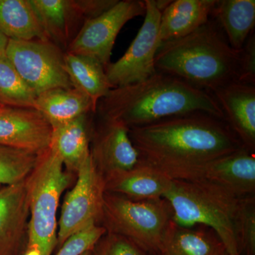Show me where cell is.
<instances>
[{"label":"cell","mask_w":255,"mask_h":255,"mask_svg":"<svg viewBox=\"0 0 255 255\" xmlns=\"http://www.w3.org/2000/svg\"><path fill=\"white\" fill-rule=\"evenodd\" d=\"M129 135L142 162L172 180L184 179L208 162L244 147L224 121L204 113L131 128Z\"/></svg>","instance_id":"obj_1"},{"label":"cell","mask_w":255,"mask_h":255,"mask_svg":"<svg viewBox=\"0 0 255 255\" xmlns=\"http://www.w3.org/2000/svg\"><path fill=\"white\" fill-rule=\"evenodd\" d=\"M194 113L210 114L224 121L212 94L157 72L143 81L112 89L97 104L95 114L131 128Z\"/></svg>","instance_id":"obj_2"},{"label":"cell","mask_w":255,"mask_h":255,"mask_svg":"<svg viewBox=\"0 0 255 255\" xmlns=\"http://www.w3.org/2000/svg\"><path fill=\"white\" fill-rule=\"evenodd\" d=\"M157 72L181 79L212 94L241 82L243 49L230 46L219 28L208 21L187 36L164 42L155 55Z\"/></svg>","instance_id":"obj_3"},{"label":"cell","mask_w":255,"mask_h":255,"mask_svg":"<svg viewBox=\"0 0 255 255\" xmlns=\"http://www.w3.org/2000/svg\"><path fill=\"white\" fill-rule=\"evenodd\" d=\"M163 198L174 223L187 228L206 226L217 235L227 254L239 255L236 221L243 197L206 181L174 179Z\"/></svg>","instance_id":"obj_4"},{"label":"cell","mask_w":255,"mask_h":255,"mask_svg":"<svg viewBox=\"0 0 255 255\" xmlns=\"http://www.w3.org/2000/svg\"><path fill=\"white\" fill-rule=\"evenodd\" d=\"M63 166L58 152L49 146L40 153L27 179L31 215L27 247H36L42 255H51L58 245L57 211L60 196L70 182Z\"/></svg>","instance_id":"obj_5"},{"label":"cell","mask_w":255,"mask_h":255,"mask_svg":"<svg viewBox=\"0 0 255 255\" xmlns=\"http://www.w3.org/2000/svg\"><path fill=\"white\" fill-rule=\"evenodd\" d=\"M101 220L107 232L124 236L150 255H157L172 211L164 198L133 200L105 191Z\"/></svg>","instance_id":"obj_6"},{"label":"cell","mask_w":255,"mask_h":255,"mask_svg":"<svg viewBox=\"0 0 255 255\" xmlns=\"http://www.w3.org/2000/svg\"><path fill=\"white\" fill-rule=\"evenodd\" d=\"M65 52L50 41L9 39L6 56L35 95L71 88L64 66Z\"/></svg>","instance_id":"obj_7"},{"label":"cell","mask_w":255,"mask_h":255,"mask_svg":"<svg viewBox=\"0 0 255 255\" xmlns=\"http://www.w3.org/2000/svg\"><path fill=\"white\" fill-rule=\"evenodd\" d=\"M78 180L65 196L59 221L58 245L102 219L105 179L96 168L90 153L80 164Z\"/></svg>","instance_id":"obj_8"},{"label":"cell","mask_w":255,"mask_h":255,"mask_svg":"<svg viewBox=\"0 0 255 255\" xmlns=\"http://www.w3.org/2000/svg\"><path fill=\"white\" fill-rule=\"evenodd\" d=\"M145 20L125 54L105 67L113 88L143 81L157 73L155 55L159 47L161 11L155 0H145Z\"/></svg>","instance_id":"obj_9"},{"label":"cell","mask_w":255,"mask_h":255,"mask_svg":"<svg viewBox=\"0 0 255 255\" xmlns=\"http://www.w3.org/2000/svg\"><path fill=\"white\" fill-rule=\"evenodd\" d=\"M145 14L144 1H118L103 14L87 20L65 53L91 57L105 68L110 63L114 43L124 25Z\"/></svg>","instance_id":"obj_10"},{"label":"cell","mask_w":255,"mask_h":255,"mask_svg":"<svg viewBox=\"0 0 255 255\" xmlns=\"http://www.w3.org/2000/svg\"><path fill=\"white\" fill-rule=\"evenodd\" d=\"M118 0H30L48 41L66 52L87 20Z\"/></svg>","instance_id":"obj_11"},{"label":"cell","mask_w":255,"mask_h":255,"mask_svg":"<svg viewBox=\"0 0 255 255\" xmlns=\"http://www.w3.org/2000/svg\"><path fill=\"white\" fill-rule=\"evenodd\" d=\"M92 133L90 155L104 179L133 169L142 162L124 124L99 117Z\"/></svg>","instance_id":"obj_12"},{"label":"cell","mask_w":255,"mask_h":255,"mask_svg":"<svg viewBox=\"0 0 255 255\" xmlns=\"http://www.w3.org/2000/svg\"><path fill=\"white\" fill-rule=\"evenodd\" d=\"M184 179L214 183L238 197L255 195L254 152L242 147L208 162L193 171Z\"/></svg>","instance_id":"obj_13"},{"label":"cell","mask_w":255,"mask_h":255,"mask_svg":"<svg viewBox=\"0 0 255 255\" xmlns=\"http://www.w3.org/2000/svg\"><path fill=\"white\" fill-rule=\"evenodd\" d=\"M51 134L36 110L0 107V145L41 153L49 147Z\"/></svg>","instance_id":"obj_14"},{"label":"cell","mask_w":255,"mask_h":255,"mask_svg":"<svg viewBox=\"0 0 255 255\" xmlns=\"http://www.w3.org/2000/svg\"><path fill=\"white\" fill-rule=\"evenodd\" d=\"M219 104L224 122L243 145L254 152L255 149V86L235 82L213 92Z\"/></svg>","instance_id":"obj_15"},{"label":"cell","mask_w":255,"mask_h":255,"mask_svg":"<svg viewBox=\"0 0 255 255\" xmlns=\"http://www.w3.org/2000/svg\"><path fill=\"white\" fill-rule=\"evenodd\" d=\"M27 179L0 188V255H14L28 233Z\"/></svg>","instance_id":"obj_16"},{"label":"cell","mask_w":255,"mask_h":255,"mask_svg":"<svg viewBox=\"0 0 255 255\" xmlns=\"http://www.w3.org/2000/svg\"><path fill=\"white\" fill-rule=\"evenodd\" d=\"M217 0L171 1L161 12L159 44L190 34L209 21Z\"/></svg>","instance_id":"obj_17"},{"label":"cell","mask_w":255,"mask_h":255,"mask_svg":"<svg viewBox=\"0 0 255 255\" xmlns=\"http://www.w3.org/2000/svg\"><path fill=\"white\" fill-rule=\"evenodd\" d=\"M172 182L158 169L142 162L130 170L105 178V191L133 200L160 199Z\"/></svg>","instance_id":"obj_18"},{"label":"cell","mask_w":255,"mask_h":255,"mask_svg":"<svg viewBox=\"0 0 255 255\" xmlns=\"http://www.w3.org/2000/svg\"><path fill=\"white\" fill-rule=\"evenodd\" d=\"M36 110L44 117L52 129L84 114H95L90 99L74 87L52 89L40 94L36 97Z\"/></svg>","instance_id":"obj_19"},{"label":"cell","mask_w":255,"mask_h":255,"mask_svg":"<svg viewBox=\"0 0 255 255\" xmlns=\"http://www.w3.org/2000/svg\"><path fill=\"white\" fill-rule=\"evenodd\" d=\"M226 248L211 229L183 227L171 221L157 255H226Z\"/></svg>","instance_id":"obj_20"},{"label":"cell","mask_w":255,"mask_h":255,"mask_svg":"<svg viewBox=\"0 0 255 255\" xmlns=\"http://www.w3.org/2000/svg\"><path fill=\"white\" fill-rule=\"evenodd\" d=\"M93 114H84L52 129L50 147L58 152L64 165L71 172H78L80 164L90 153V119Z\"/></svg>","instance_id":"obj_21"},{"label":"cell","mask_w":255,"mask_h":255,"mask_svg":"<svg viewBox=\"0 0 255 255\" xmlns=\"http://www.w3.org/2000/svg\"><path fill=\"white\" fill-rule=\"evenodd\" d=\"M64 66L72 86L90 99L96 113L98 102L113 89L105 66L91 57L69 53L64 55Z\"/></svg>","instance_id":"obj_22"},{"label":"cell","mask_w":255,"mask_h":255,"mask_svg":"<svg viewBox=\"0 0 255 255\" xmlns=\"http://www.w3.org/2000/svg\"><path fill=\"white\" fill-rule=\"evenodd\" d=\"M212 15L226 33L230 46L236 50L243 49L248 38L254 33L255 0L217 1Z\"/></svg>","instance_id":"obj_23"},{"label":"cell","mask_w":255,"mask_h":255,"mask_svg":"<svg viewBox=\"0 0 255 255\" xmlns=\"http://www.w3.org/2000/svg\"><path fill=\"white\" fill-rule=\"evenodd\" d=\"M0 32L8 39L49 41L30 0H0Z\"/></svg>","instance_id":"obj_24"},{"label":"cell","mask_w":255,"mask_h":255,"mask_svg":"<svg viewBox=\"0 0 255 255\" xmlns=\"http://www.w3.org/2000/svg\"><path fill=\"white\" fill-rule=\"evenodd\" d=\"M36 97L6 55L0 57V105L36 110Z\"/></svg>","instance_id":"obj_25"},{"label":"cell","mask_w":255,"mask_h":255,"mask_svg":"<svg viewBox=\"0 0 255 255\" xmlns=\"http://www.w3.org/2000/svg\"><path fill=\"white\" fill-rule=\"evenodd\" d=\"M40 153L0 145V188L24 180L36 167Z\"/></svg>","instance_id":"obj_26"},{"label":"cell","mask_w":255,"mask_h":255,"mask_svg":"<svg viewBox=\"0 0 255 255\" xmlns=\"http://www.w3.org/2000/svg\"><path fill=\"white\" fill-rule=\"evenodd\" d=\"M236 237L240 255H255V197L241 199L236 221Z\"/></svg>","instance_id":"obj_27"},{"label":"cell","mask_w":255,"mask_h":255,"mask_svg":"<svg viewBox=\"0 0 255 255\" xmlns=\"http://www.w3.org/2000/svg\"><path fill=\"white\" fill-rule=\"evenodd\" d=\"M92 255H150L136 243L116 233L107 232L92 250Z\"/></svg>","instance_id":"obj_28"},{"label":"cell","mask_w":255,"mask_h":255,"mask_svg":"<svg viewBox=\"0 0 255 255\" xmlns=\"http://www.w3.org/2000/svg\"><path fill=\"white\" fill-rule=\"evenodd\" d=\"M107 230L103 226L92 225L86 229L73 235L62 245L56 255H81L92 251Z\"/></svg>","instance_id":"obj_29"},{"label":"cell","mask_w":255,"mask_h":255,"mask_svg":"<svg viewBox=\"0 0 255 255\" xmlns=\"http://www.w3.org/2000/svg\"><path fill=\"white\" fill-rule=\"evenodd\" d=\"M242 83L255 85V38L252 33L243 48Z\"/></svg>","instance_id":"obj_30"},{"label":"cell","mask_w":255,"mask_h":255,"mask_svg":"<svg viewBox=\"0 0 255 255\" xmlns=\"http://www.w3.org/2000/svg\"><path fill=\"white\" fill-rule=\"evenodd\" d=\"M8 41H9V39L0 32V57L6 55Z\"/></svg>","instance_id":"obj_31"},{"label":"cell","mask_w":255,"mask_h":255,"mask_svg":"<svg viewBox=\"0 0 255 255\" xmlns=\"http://www.w3.org/2000/svg\"><path fill=\"white\" fill-rule=\"evenodd\" d=\"M23 255H42L41 251L36 247H27Z\"/></svg>","instance_id":"obj_32"},{"label":"cell","mask_w":255,"mask_h":255,"mask_svg":"<svg viewBox=\"0 0 255 255\" xmlns=\"http://www.w3.org/2000/svg\"><path fill=\"white\" fill-rule=\"evenodd\" d=\"M81 255H92V251L85 252V253H82Z\"/></svg>","instance_id":"obj_33"},{"label":"cell","mask_w":255,"mask_h":255,"mask_svg":"<svg viewBox=\"0 0 255 255\" xmlns=\"http://www.w3.org/2000/svg\"><path fill=\"white\" fill-rule=\"evenodd\" d=\"M226 255H231L226 254Z\"/></svg>","instance_id":"obj_34"},{"label":"cell","mask_w":255,"mask_h":255,"mask_svg":"<svg viewBox=\"0 0 255 255\" xmlns=\"http://www.w3.org/2000/svg\"><path fill=\"white\" fill-rule=\"evenodd\" d=\"M1 105H0V107H1ZM2 107H3V106H2Z\"/></svg>","instance_id":"obj_35"}]
</instances>
